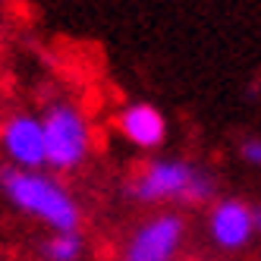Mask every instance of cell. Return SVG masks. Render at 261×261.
<instances>
[{
    "mask_svg": "<svg viewBox=\"0 0 261 261\" xmlns=\"http://www.w3.org/2000/svg\"><path fill=\"white\" fill-rule=\"evenodd\" d=\"M0 182H4L7 195L19 204L22 211L41 217L44 223H50L60 233H76L79 227V211L72 198L60 189L54 179L29 173V170H0Z\"/></svg>",
    "mask_w": 261,
    "mask_h": 261,
    "instance_id": "1",
    "label": "cell"
},
{
    "mask_svg": "<svg viewBox=\"0 0 261 261\" xmlns=\"http://www.w3.org/2000/svg\"><path fill=\"white\" fill-rule=\"evenodd\" d=\"M44 148H47V164L69 170L76 167L85 151H88V126L82 120L79 110H72L66 104L47 110L44 117Z\"/></svg>",
    "mask_w": 261,
    "mask_h": 261,
    "instance_id": "3",
    "label": "cell"
},
{
    "mask_svg": "<svg viewBox=\"0 0 261 261\" xmlns=\"http://www.w3.org/2000/svg\"><path fill=\"white\" fill-rule=\"evenodd\" d=\"M4 145L7 154L22 167V170H32V167L47 164V148H44V126L32 117H16L7 123L4 129Z\"/></svg>",
    "mask_w": 261,
    "mask_h": 261,
    "instance_id": "5",
    "label": "cell"
},
{
    "mask_svg": "<svg viewBox=\"0 0 261 261\" xmlns=\"http://www.w3.org/2000/svg\"><path fill=\"white\" fill-rule=\"evenodd\" d=\"M252 227H255V230H261V208H255V211H252Z\"/></svg>",
    "mask_w": 261,
    "mask_h": 261,
    "instance_id": "10",
    "label": "cell"
},
{
    "mask_svg": "<svg viewBox=\"0 0 261 261\" xmlns=\"http://www.w3.org/2000/svg\"><path fill=\"white\" fill-rule=\"evenodd\" d=\"M82 252V239L79 233H57L47 246H44V255L50 261H76Z\"/></svg>",
    "mask_w": 261,
    "mask_h": 261,
    "instance_id": "8",
    "label": "cell"
},
{
    "mask_svg": "<svg viewBox=\"0 0 261 261\" xmlns=\"http://www.w3.org/2000/svg\"><path fill=\"white\" fill-rule=\"evenodd\" d=\"M133 195L142 201H158V198H173V195L186 201H204L211 195V179L186 164L158 161L133 182Z\"/></svg>",
    "mask_w": 261,
    "mask_h": 261,
    "instance_id": "2",
    "label": "cell"
},
{
    "mask_svg": "<svg viewBox=\"0 0 261 261\" xmlns=\"http://www.w3.org/2000/svg\"><path fill=\"white\" fill-rule=\"evenodd\" d=\"M120 129H123V136L133 145H139V148H158L164 142V133H167L164 117L158 114L151 104L126 107L123 117H120Z\"/></svg>",
    "mask_w": 261,
    "mask_h": 261,
    "instance_id": "7",
    "label": "cell"
},
{
    "mask_svg": "<svg viewBox=\"0 0 261 261\" xmlns=\"http://www.w3.org/2000/svg\"><path fill=\"white\" fill-rule=\"evenodd\" d=\"M252 211L242 201H223L211 217V233L223 249H239L252 236Z\"/></svg>",
    "mask_w": 261,
    "mask_h": 261,
    "instance_id": "6",
    "label": "cell"
},
{
    "mask_svg": "<svg viewBox=\"0 0 261 261\" xmlns=\"http://www.w3.org/2000/svg\"><path fill=\"white\" fill-rule=\"evenodd\" d=\"M242 158H246L249 164H258L261 167V139H252L242 145Z\"/></svg>",
    "mask_w": 261,
    "mask_h": 261,
    "instance_id": "9",
    "label": "cell"
},
{
    "mask_svg": "<svg viewBox=\"0 0 261 261\" xmlns=\"http://www.w3.org/2000/svg\"><path fill=\"white\" fill-rule=\"evenodd\" d=\"M182 223L179 217H158L136 233V239L129 242L126 261H170L176 246H179Z\"/></svg>",
    "mask_w": 261,
    "mask_h": 261,
    "instance_id": "4",
    "label": "cell"
}]
</instances>
